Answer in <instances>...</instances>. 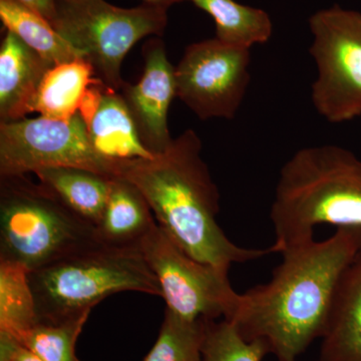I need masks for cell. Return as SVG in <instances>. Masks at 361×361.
I'll return each instance as SVG.
<instances>
[{"label":"cell","instance_id":"6","mask_svg":"<svg viewBox=\"0 0 361 361\" xmlns=\"http://www.w3.org/2000/svg\"><path fill=\"white\" fill-rule=\"evenodd\" d=\"M51 25L90 61L96 77L118 92L121 68L128 52L149 35L161 37L168 23L166 7L122 8L106 0H54Z\"/></svg>","mask_w":361,"mask_h":361},{"label":"cell","instance_id":"3","mask_svg":"<svg viewBox=\"0 0 361 361\" xmlns=\"http://www.w3.org/2000/svg\"><path fill=\"white\" fill-rule=\"evenodd\" d=\"M276 253L314 240L315 227H361V160L325 144L298 149L281 170L270 210Z\"/></svg>","mask_w":361,"mask_h":361},{"label":"cell","instance_id":"25","mask_svg":"<svg viewBox=\"0 0 361 361\" xmlns=\"http://www.w3.org/2000/svg\"><path fill=\"white\" fill-rule=\"evenodd\" d=\"M28 8L42 14L51 23L54 16V0H16Z\"/></svg>","mask_w":361,"mask_h":361},{"label":"cell","instance_id":"11","mask_svg":"<svg viewBox=\"0 0 361 361\" xmlns=\"http://www.w3.org/2000/svg\"><path fill=\"white\" fill-rule=\"evenodd\" d=\"M145 68L135 85L125 82L121 89L126 106L145 148L152 155L163 153L171 146L168 114L177 97L175 66L169 61L165 44L160 39L144 45Z\"/></svg>","mask_w":361,"mask_h":361},{"label":"cell","instance_id":"16","mask_svg":"<svg viewBox=\"0 0 361 361\" xmlns=\"http://www.w3.org/2000/svg\"><path fill=\"white\" fill-rule=\"evenodd\" d=\"M35 174L68 209L97 229L115 176L75 167L42 169Z\"/></svg>","mask_w":361,"mask_h":361},{"label":"cell","instance_id":"12","mask_svg":"<svg viewBox=\"0 0 361 361\" xmlns=\"http://www.w3.org/2000/svg\"><path fill=\"white\" fill-rule=\"evenodd\" d=\"M52 66L6 30L0 47V122L23 120L33 113L40 84Z\"/></svg>","mask_w":361,"mask_h":361},{"label":"cell","instance_id":"10","mask_svg":"<svg viewBox=\"0 0 361 361\" xmlns=\"http://www.w3.org/2000/svg\"><path fill=\"white\" fill-rule=\"evenodd\" d=\"M250 49L217 37L188 45L175 68L177 97L202 121L233 120L250 84Z\"/></svg>","mask_w":361,"mask_h":361},{"label":"cell","instance_id":"22","mask_svg":"<svg viewBox=\"0 0 361 361\" xmlns=\"http://www.w3.org/2000/svg\"><path fill=\"white\" fill-rule=\"evenodd\" d=\"M207 322H190L166 310L160 334L144 361H202Z\"/></svg>","mask_w":361,"mask_h":361},{"label":"cell","instance_id":"1","mask_svg":"<svg viewBox=\"0 0 361 361\" xmlns=\"http://www.w3.org/2000/svg\"><path fill=\"white\" fill-rule=\"evenodd\" d=\"M360 248L361 227H341L287 249L269 282L240 294L228 322L246 341H265L278 361H297L322 338L339 279Z\"/></svg>","mask_w":361,"mask_h":361},{"label":"cell","instance_id":"20","mask_svg":"<svg viewBox=\"0 0 361 361\" xmlns=\"http://www.w3.org/2000/svg\"><path fill=\"white\" fill-rule=\"evenodd\" d=\"M37 322L30 270L18 263L0 260V334L18 341Z\"/></svg>","mask_w":361,"mask_h":361},{"label":"cell","instance_id":"26","mask_svg":"<svg viewBox=\"0 0 361 361\" xmlns=\"http://www.w3.org/2000/svg\"><path fill=\"white\" fill-rule=\"evenodd\" d=\"M142 4H149V6L166 7L169 8L173 4L178 2L186 1V0H142Z\"/></svg>","mask_w":361,"mask_h":361},{"label":"cell","instance_id":"4","mask_svg":"<svg viewBox=\"0 0 361 361\" xmlns=\"http://www.w3.org/2000/svg\"><path fill=\"white\" fill-rule=\"evenodd\" d=\"M30 282L39 322H61L82 314L118 292L161 297L158 278L140 247L99 243L32 271Z\"/></svg>","mask_w":361,"mask_h":361},{"label":"cell","instance_id":"7","mask_svg":"<svg viewBox=\"0 0 361 361\" xmlns=\"http://www.w3.org/2000/svg\"><path fill=\"white\" fill-rule=\"evenodd\" d=\"M308 23L317 68L313 106L329 123L355 120L361 116V13L334 4L316 11Z\"/></svg>","mask_w":361,"mask_h":361},{"label":"cell","instance_id":"27","mask_svg":"<svg viewBox=\"0 0 361 361\" xmlns=\"http://www.w3.org/2000/svg\"><path fill=\"white\" fill-rule=\"evenodd\" d=\"M0 361H7L6 356L2 353H0Z\"/></svg>","mask_w":361,"mask_h":361},{"label":"cell","instance_id":"21","mask_svg":"<svg viewBox=\"0 0 361 361\" xmlns=\"http://www.w3.org/2000/svg\"><path fill=\"white\" fill-rule=\"evenodd\" d=\"M90 312L61 322H37L16 341L42 361H80L75 345Z\"/></svg>","mask_w":361,"mask_h":361},{"label":"cell","instance_id":"23","mask_svg":"<svg viewBox=\"0 0 361 361\" xmlns=\"http://www.w3.org/2000/svg\"><path fill=\"white\" fill-rule=\"evenodd\" d=\"M270 349L263 341H246L228 320H208L202 361H263Z\"/></svg>","mask_w":361,"mask_h":361},{"label":"cell","instance_id":"14","mask_svg":"<svg viewBox=\"0 0 361 361\" xmlns=\"http://www.w3.org/2000/svg\"><path fill=\"white\" fill-rule=\"evenodd\" d=\"M156 225L155 216L144 195L130 180L115 176L97 226L99 241L109 246L139 247Z\"/></svg>","mask_w":361,"mask_h":361},{"label":"cell","instance_id":"5","mask_svg":"<svg viewBox=\"0 0 361 361\" xmlns=\"http://www.w3.org/2000/svg\"><path fill=\"white\" fill-rule=\"evenodd\" d=\"M99 243L96 227L42 183L0 177V260L32 272Z\"/></svg>","mask_w":361,"mask_h":361},{"label":"cell","instance_id":"15","mask_svg":"<svg viewBox=\"0 0 361 361\" xmlns=\"http://www.w3.org/2000/svg\"><path fill=\"white\" fill-rule=\"evenodd\" d=\"M87 127L94 149L106 158L118 161L154 156L142 144L120 92L106 85Z\"/></svg>","mask_w":361,"mask_h":361},{"label":"cell","instance_id":"19","mask_svg":"<svg viewBox=\"0 0 361 361\" xmlns=\"http://www.w3.org/2000/svg\"><path fill=\"white\" fill-rule=\"evenodd\" d=\"M0 18L6 30L13 32L51 65L82 58L47 18L16 0H0Z\"/></svg>","mask_w":361,"mask_h":361},{"label":"cell","instance_id":"17","mask_svg":"<svg viewBox=\"0 0 361 361\" xmlns=\"http://www.w3.org/2000/svg\"><path fill=\"white\" fill-rule=\"evenodd\" d=\"M101 82L85 59L52 66L44 75L33 103V111L49 118L68 120L78 113L85 92Z\"/></svg>","mask_w":361,"mask_h":361},{"label":"cell","instance_id":"18","mask_svg":"<svg viewBox=\"0 0 361 361\" xmlns=\"http://www.w3.org/2000/svg\"><path fill=\"white\" fill-rule=\"evenodd\" d=\"M213 18L216 37L221 42L251 49L271 39L273 23L269 14L257 7L235 0H188Z\"/></svg>","mask_w":361,"mask_h":361},{"label":"cell","instance_id":"9","mask_svg":"<svg viewBox=\"0 0 361 361\" xmlns=\"http://www.w3.org/2000/svg\"><path fill=\"white\" fill-rule=\"evenodd\" d=\"M139 247L158 278L166 310L190 322L231 319L240 294L230 283L229 271L188 255L158 224Z\"/></svg>","mask_w":361,"mask_h":361},{"label":"cell","instance_id":"24","mask_svg":"<svg viewBox=\"0 0 361 361\" xmlns=\"http://www.w3.org/2000/svg\"><path fill=\"white\" fill-rule=\"evenodd\" d=\"M0 353L6 356L7 361H42L18 341L4 334H0Z\"/></svg>","mask_w":361,"mask_h":361},{"label":"cell","instance_id":"8","mask_svg":"<svg viewBox=\"0 0 361 361\" xmlns=\"http://www.w3.org/2000/svg\"><path fill=\"white\" fill-rule=\"evenodd\" d=\"M58 167L116 176V161L94 149L80 113L68 120L39 116L0 122V177Z\"/></svg>","mask_w":361,"mask_h":361},{"label":"cell","instance_id":"2","mask_svg":"<svg viewBox=\"0 0 361 361\" xmlns=\"http://www.w3.org/2000/svg\"><path fill=\"white\" fill-rule=\"evenodd\" d=\"M116 176L144 195L157 224L200 262L230 270L234 263L257 260L274 248L251 249L233 243L217 222L220 193L202 158V141L188 129L165 152L151 158L116 161Z\"/></svg>","mask_w":361,"mask_h":361},{"label":"cell","instance_id":"13","mask_svg":"<svg viewBox=\"0 0 361 361\" xmlns=\"http://www.w3.org/2000/svg\"><path fill=\"white\" fill-rule=\"evenodd\" d=\"M317 361H361V248L342 273Z\"/></svg>","mask_w":361,"mask_h":361}]
</instances>
